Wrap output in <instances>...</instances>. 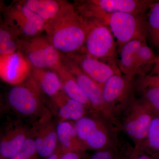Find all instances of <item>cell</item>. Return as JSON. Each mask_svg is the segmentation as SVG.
<instances>
[{"mask_svg":"<svg viewBox=\"0 0 159 159\" xmlns=\"http://www.w3.org/2000/svg\"><path fill=\"white\" fill-rule=\"evenodd\" d=\"M44 31L50 42L61 53L74 54L85 44V28L82 16L67 2L56 17L46 23Z\"/></svg>","mask_w":159,"mask_h":159,"instance_id":"6da1fadb","label":"cell"},{"mask_svg":"<svg viewBox=\"0 0 159 159\" xmlns=\"http://www.w3.org/2000/svg\"><path fill=\"white\" fill-rule=\"evenodd\" d=\"M84 13L99 20L108 27L117 40L119 49L126 43L135 39L146 40L147 24L142 16L123 12L107 13L86 1Z\"/></svg>","mask_w":159,"mask_h":159,"instance_id":"7a4b0ae2","label":"cell"},{"mask_svg":"<svg viewBox=\"0 0 159 159\" xmlns=\"http://www.w3.org/2000/svg\"><path fill=\"white\" fill-rule=\"evenodd\" d=\"M73 123L78 138L87 150H104L120 142L119 128L100 114L91 113Z\"/></svg>","mask_w":159,"mask_h":159,"instance_id":"3957f363","label":"cell"},{"mask_svg":"<svg viewBox=\"0 0 159 159\" xmlns=\"http://www.w3.org/2000/svg\"><path fill=\"white\" fill-rule=\"evenodd\" d=\"M82 16L86 31L85 50L87 54L102 61L116 64L117 57L114 36L107 26L90 16Z\"/></svg>","mask_w":159,"mask_h":159,"instance_id":"277c9868","label":"cell"},{"mask_svg":"<svg viewBox=\"0 0 159 159\" xmlns=\"http://www.w3.org/2000/svg\"><path fill=\"white\" fill-rule=\"evenodd\" d=\"M154 112L142 98L134 97L118 121L119 130L123 132L141 149L144 145Z\"/></svg>","mask_w":159,"mask_h":159,"instance_id":"5b68a950","label":"cell"},{"mask_svg":"<svg viewBox=\"0 0 159 159\" xmlns=\"http://www.w3.org/2000/svg\"><path fill=\"white\" fill-rule=\"evenodd\" d=\"M133 79L116 74L107 80L102 87L105 116L118 127L119 118L134 97Z\"/></svg>","mask_w":159,"mask_h":159,"instance_id":"8992f818","label":"cell"},{"mask_svg":"<svg viewBox=\"0 0 159 159\" xmlns=\"http://www.w3.org/2000/svg\"><path fill=\"white\" fill-rule=\"evenodd\" d=\"M20 52L31 67L56 71L62 65V55L53 46L46 35L20 39Z\"/></svg>","mask_w":159,"mask_h":159,"instance_id":"52a82bcc","label":"cell"},{"mask_svg":"<svg viewBox=\"0 0 159 159\" xmlns=\"http://www.w3.org/2000/svg\"><path fill=\"white\" fill-rule=\"evenodd\" d=\"M42 93L35 80L31 77L24 83L14 85L7 94L8 105L19 116L33 117L42 111Z\"/></svg>","mask_w":159,"mask_h":159,"instance_id":"ba28073f","label":"cell"},{"mask_svg":"<svg viewBox=\"0 0 159 159\" xmlns=\"http://www.w3.org/2000/svg\"><path fill=\"white\" fill-rule=\"evenodd\" d=\"M5 23L19 37H34L44 31V21L20 2L5 9Z\"/></svg>","mask_w":159,"mask_h":159,"instance_id":"9c48e42d","label":"cell"},{"mask_svg":"<svg viewBox=\"0 0 159 159\" xmlns=\"http://www.w3.org/2000/svg\"><path fill=\"white\" fill-rule=\"evenodd\" d=\"M51 116L47 111L31 129V136L38 153L45 159L54 153L58 146L57 124L51 120Z\"/></svg>","mask_w":159,"mask_h":159,"instance_id":"30bf717a","label":"cell"},{"mask_svg":"<svg viewBox=\"0 0 159 159\" xmlns=\"http://www.w3.org/2000/svg\"><path fill=\"white\" fill-rule=\"evenodd\" d=\"M62 61L88 99L93 111L105 116L102 87L84 74L69 57L62 55Z\"/></svg>","mask_w":159,"mask_h":159,"instance_id":"8fae6325","label":"cell"},{"mask_svg":"<svg viewBox=\"0 0 159 159\" xmlns=\"http://www.w3.org/2000/svg\"><path fill=\"white\" fill-rule=\"evenodd\" d=\"M69 57L87 75L102 87L113 75L121 74L119 68L88 54H70Z\"/></svg>","mask_w":159,"mask_h":159,"instance_id":"7c38bea8","label":"cell"},{"mask_svg":"<svg viewBox=\"0 0 159 159\" xmlns=\"http://www.w3.org/2000/svg\"><path fill=\"white\" fill-rule=\"evenodd\" d=\"M31 66L20 51L1 57V76L9 84L22 83L30 73Z\"/></svg>","mask_w":159,"mask_h":159,"instance_id":"4fadbf2b","label":"cell"},{"mask_svg":"<svg viewBox=\"0 0 159 159\" xmlns=\"http://www.w3.org/2000/svg\"><path fill=\"white\" fill-rule=\"evenodd\" d=\"M31 129L21 124L9 126L1 136L0 157L10 159L19 151L26 140L31 136Z\"/></svg>","mask_w":159,"mask_h":159,"instance_id":"5bb4252c","label":"cell"},{"mask_svg":"<svg viewBox=\"0 0 159 159\" xmlns=\"http://www.w3.org/2000/svg\"><path fill=\"white\" fill-rule=\"evenodd\" d=\"M93 6L107 13L123 12L136 16L149 9L155 1L148 0H91Z\"/></svg>","mask_w":159,"mask_h":159,"instance_id":"9a60e30c","label":"cell"},{"mask_svg":"<svg viewBox=\"0 0 159 159\" xmlns=\"http://www.w3.org/2000/svg\"><path fill=\"white\" fill-rule=\"evenodd\" d=\"M52 100L57 108L59 121L74 122L93 113L82 103L67 96L64 92Z\"/></svg>","mask_w":159,"mask_h":159,"instance_id":"2e32d148","label":"cell"},{"mask_svg":"<svg viewBox=\"0 0 159 159\" xmlns=\"http://www.w3.org/2000/svg\"><path fill=\"white\" fill-rule=\"evenodd\" d=\"M145 41L146 40H133L119 49V68L125 76L133 78L136 74H140L138 53L139 49Z\"/></svg>","mask_w":159,"mask_h":159,"instance_id":"e0dca14e","label":"cell"},{"mask_svg":"<svg viewBox=\"0 0 159 159\" xmlns=\"http://www.w3.org/2000/svg\"><path fill=\"white\" fill-rule=\"evenodd\" d=\"M57 132L58 145L63 152H73L85 155L87 149L78 138L73 122L58 121Z\"/></svg>","mask_w":159,"mask_h":159,"instance_id":"ac0fdd59","label":"cell"},{"mask_svg":"<svg viewBox=\"0 0 159 159\" xmlns=\"http://www.w3.org/2000/svg\"><path fill=\"white\" fill-rule=\"evenodd\" d=\"M31 69V77L42 93L52 99L63 92L60 79L56 71L51 69Z\"/></svg>","mask_w":159,"mask_h":159,"instance_id":"d6986e66","label":"cell"},{"mask_svg":"<svg viewBox=\"0 0 159 159\" xmlns=\"http://www.w3.org/2000/svg\"><path fill=\"white\" fill-rule=\"evenodd\" d=\"M62 85L63 91L67 96L75 101L82 103L89 109L92 111L88 99L82 93L76 80L63 62L62 65L56 70Z\"/></svg>","mask_w":159,"mask_h":159,"instance_id":"ffe728a7","label":"cell"},{"mask_svg":"<svg viewBox=\"0 0 159 159\" xmlns=\"http://www.w3.org/2000/svg\"><path fill=\"white\" fill-rule=\"evenodd\" d=\"M20 2L37 14L46 24L59 14L66 2L58 0H27Z\"/></svg>","mask_w":159,"mask_h":159,"instance_id":"44dd1931","label":"cell"},{"mask_svg":"<svg viewBox=\"0 0 159 159\" xmlns=\"http://www.w3.org/2000/svg\"><path fill=\"white\" fill-rule=\"evenodd\" d=\"M142 98L155 113L159 114V74L142 76L138 85Z\"/></svg>","mask_w":159,"mask_h":159,"instance_id":"7402d4cb","label":"cell"},{"mask_svg":"<svg viewBox=\"0 0 159 159\" xmlns=\"http://www.w3.org/2000/svg\"><path fill=\"white\" fill-rule=\"evenodd\" d=\"M19 37L5 23L0 29V55L7 56L17 52L19 49Z\"/></svg>","mask_w":159,"mask_h":159,"instance_id":"603a6c76","label":"cell"},{"mask_svg":"<svg viewBox=\"0 0 159 159\" xmlns=\"http://www.w3.org/2000/svg\"><path fill=\"white\" fill-rule=\"evenodd\" d=\"M141 149L152 157L159 156V114H154L146 140Z\"/></svg>","mask_w":159,"mask_h":159,"instance_id":"cb8c5ba5","label":"cell"},{"mask_svg":"<svg viewBox=\"0 0 159 159\" xmlns=\"http://www.w3.org/2000/svg\"><path fill=\"white\" fill-rule=\"evenodd\" d=\"M147 33L154 45H159V1L150 6L147 23Z\"/></svg>","mask_w":159,"mask_h":159,"instance_id":"d4e9b609","label":"cell"},{"mask_svg":"<svg viewBox=\"0 0 159 159\" xmlns=\"http://www.w3.org/2000/svg\"><path fill=\"white\" fill-rule=\"evenodd\" d=\"M158 58L156 57L153 51L146 43V42H144L138 53V63L140 74L142 73L143 76L142 69L154 63H156Z\"/></svg>","mask_w":159,"mask_h":159,"instance_id":"484cf974","label":"cell"},{"mask_svg":"<svg viewBox=\"0 0 159 159\" xmlns=\"http://www.w3.org/2000/svg\"><path fill=\"white\" fill-rule=\"evenodd\" d=\"M10 159H39L34 140L31 136L27 139L19 151Z\"/></svg>","mask_w":159,"mask_h":159,"instance_id":"4316f807","label":"cell"},{"mask_svg":"<svg viewBox=\"0 0 159 159\" xmlns=\"http://www.w3.org/2000/svg\"><path fill=\"white\" fill-rule=\"evenodd\" d=\"M122 143L104 150L95 152L88 159H123L122 158Z\"/></svg>","mask_w":159,"mask_h":159,"instance_id":"83f0119b","label":"cell"},{"mask_svg":"<svg viewBox=\"0 0 159 159\" xmlns=\"http://www.w3.org/2000/svg\"><path fill=\"white\" fill-rule=\"evenodd\" d=\"M122 151L123 159H153L144 151L129 144L123 143Z\"/></svg>","mask_w":159,"mask_h":159,"instance_id":"f1b7e54d","label":"cell"},{"mask_svg":"<svg viewBox=\"0 0 159 159\" xmlns=\"http://www.w3.org/2000/svg\"><path fill=\"white\" fill-rule=\"evenodd\" d=\"M85 157V155L73 152H61L60 159H82Z\"/></svg>","mask_w":159,"mask_h":159,"instance_id":"f546056e","label":"cell"},{"mask_svg":"<svg viewBox=\"0 0 159 159\" xmlns=\"http://www.w3.org/2000/svg\"><path fill=\"white\" fill-rule=\"evenodd\" d=\"M61 152H62V151H61L60 147L58 145V148H57L56 151L46 159H60Z\"/></svg>","mask_w":159,"mask_h":159,"instance_id":"4dcf8cb0","label":"cell"},{"mask_svg":"<svg viewBox=\"0 0 159 159\" xmlns=\"http://www.w3.org/2000/svg\"><path fill=\"white\" fill-rule=\"evenodd\" d=\"M153 159H159V156L154 157H152Z\"/></svg>","mask_w":159,"mask_h":159,"instance_id":"1f68e13d","label":"cell"},{"mask_svg":"<svg viewBox=\"0 0 159 159\" xmlns=\"http://www.w3.org/2000/svg\"><path fill=\"white\" fill-rule=\"evenodd\" d=\"M1 159H6L1 158Z\"/></svg>","mask_w":159,"mask_h":159,"instance_id":"d6a6232c","label":"cell"},{"mask_svg":"<svg viewBox=\"0 0 159 159\" xmlns=\"http://www.w3.org/2000/svg\"><path fill=\"white\" fill-rule=\"evenodd\" d=\"M158 47L159 49V45L158 46Z\"/></svg>","mask_w":159,"mask_h":159,"instance_id":"836d02e7","label":"cell"}]
</instances>
